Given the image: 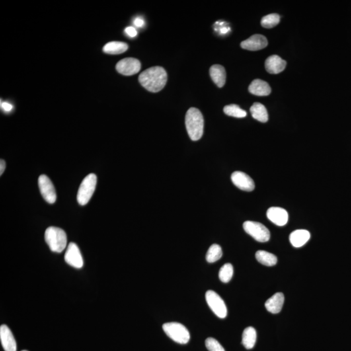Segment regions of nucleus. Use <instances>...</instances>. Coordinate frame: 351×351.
<instances>
[{
    "instance_id": "obj_30",
    "label": "nucleus",
    "mask_w": 351,
    "mask_h": 351,
    "mask_svg": "<svg viewBox=\"0 0 351 351\" xmlns=\"http://www.w3.org/2000/svg\"><path fill=\"white\" fill-rule=\"evenodd\" d=\"M1 107L2 110H3L6 112H11L13 110V106L11 104L8 103V102H1Z\"/></svg>"
},
{
    "instance_id": "obj_4",
    "label": "nucleus",
    "mask_w": 351,
    "mask_h": 351,
    "mask_svg": "<svg viewBox=\"0 0 351 351\" xmlns=\"http://www.w3.org/2000/svg\"><path fill=\"white\" fill-rule=\"evenodd\" d=\"M97 177L95 174H89L80 184L77 195V200L81 206H85L91 200L95 191Z\"/></svg>"
},
{
    "instance_id": "obj_15",
    "label": "nucleus",
    "mask_w": 351,
    "mask_h": 351,
    "mask_svg": "<svg viewBox=\"0 0 351 351\" xmlns=\"http://www.w3.org/2000/svg\"><path fill=\"white\" fill-rule=\"evenodd\" d=\"M265 67L267 71L272 75L282 73L286 67V62L276 55H273L266 59Z\"/></svg>"
},
{
    "instance_id": "obj_14",
    "label": "nucleus",
    "mask_w": 351,
    "mask_h": 351,
    "mask_svg": "<svg viewBox=\"0 0 351 351\" xmlns=\"http://www.w3.org/2000/svg\"><path fill=\"white\" fill-rule=\"evenodd\" d=\"M267 216L272 223L279 227L286 225L288 221V213L284 209L272 207L267 211Z\"/></svg>"
},
{
    "instance_id": "obj_21",
    "label": "nucleus",
    "mask_w": 351,
    "mask_h": 351,
    "mask_svg": "<svg viewBox=\"0 0 351 351\" xmlns=\"http://www.w3.org/2000/svg\"><path fill=\"white\" fill-rule=\"evenodd\" d=\"M252 117L261 122H268L269 116L268 111L264 105L256 102L250 108Z\"/></svg>"
},
{
    "instance_id": "obj_32",
    "label": "nucleus",
    "mask_w": 351,
    "mask_h": 351,
    "mask_svg": "<svg viewBox=\"0 0 351 351\" xmlns=\"http://www.w3.org/2000/svg\"><path fill=\"white\" fill-rule=\"evenodd\" d=\"M5 167L6 163L5 161H4L3 159H1V161H0V174H1V175L3 173L4 170L5 169Z\"/></svg>"
},
{
    "instance_id": "obj_23",
    "label": "nucleus",
    "mask_w": 351,
    "mask_h": 351,
    "mask_svg": "<svg viewBox=\"0 0 351 351\" xmlns=\"http://www.w3.org/2000/svg\"><path fill=\"white\" fill-rule=\"evenodd\" d=\"M256 258L260 264L266 266H275L277 263L276 256L264 250H258L256 253Z\"/></svg>"
},
{
    "instance_id": "obj_12",
    "label": "nucleus",
    "mask_w": 351,
    "mask_h": 351,
    "mask_svg": "<svg viewBox=\"0 0 351 351\" xmlns=\"http://www.w3.org/2000/svg\"><path fill=\"white\" fill-rule=\"evenodd\" d=\"M268 42L266 38L262 35L256 34L250 37L247 40L241 43L242 48L250 51L262 50L268 46Z\"/></svg>"
},
{
    "instance_id": "obj_24",
    "label": "nucleus",
    "mask_w": 351,
    "mask_h": 351,
    "mask_svg": "<svg viewBox=\"0 0 351 351\" xmlns=\"http://www.w3.org/2000/svg\"><path fill=\"white\" fill-rule=\"evenodd\" d=\"M223 256L222 248L217 244H213L209 247L206 254V260L208 263H214L221 259Z\"/></svg>"
},
{
    "instance_id": "obj_7",
    "label": "nucleus",
    "mask_w": 351,
    "mask_h": 351,
    "mask_svg": "<svg viewBox=\"0 0 351 351\" xmlns=\"http://www.w3.org/2000/svg\"><path fill=\"white\" fill-rule=\"evenodd\" d=\"M207 303L217 317L224 319L227 315V308L223 299L216 292L209 290L206 293Z\"/></svg>"
},
{
    "instance_id": "obj_13",
    "label": "nucleus",
    "mask_w": 351,
    "mask_h": 351,
    "mask_svg": "<svg viewBox=\"0 0 351 351\" xmlns=\"http://www.w3.org/2000/svg\"><path fill=\"white\" fill-rule=\"evenodd\" d=\"M0 340L5 351H16L17 346L11 330L7 325L0 326Z\"/></svg>"
},
{
    "instance_id": "obj_27",
    "label": "nucleus",
    "mask_w": 351,
    "mask_h": 351,
    "mask_svg": "<svg viewBox=\"0 0 351 351\" xmlns=\"http://www.w3.org/2000/svg\"><path fill=\"white\" fill-rule=\"evenodd\" d=\"M280 18L278 14H270L263 17L261 24L265 28L271 29L278 25Z\"/></svg>"
},
{
    "instance_id": "obj_5",
    "label": "nucleus",
    "mask_w": 351,
    "mask_h": 351,
    "mask_svg": "<svg viewBox=\"0 0 351 351\" xmlns=\"http://www.w3.org/2000/svg\"><path fill=\"white\" fill-rule=\"evenodd\" d=\"M163 329L170 339L178 344H186L190 340V332L181 323L176 322L165 323Z\"/></svg>"
},
{
    "instance_id": "obj_3",
    "label": "nucleus",
    "mask_w": 351,
    "mask_h": 351,
    "mask_svg": "<svg viewBox=\"0 0 351 351\" xmlns=\"http://www.w3.org/2000/svg\"><path fill=\"white\" fill-rule=\"evenodd\" d=\"M45 241L52 252L61 253L65 249L67 243V234L59 228L51 227L45 232Z\"/></svg>"
},
{
    "instance_id": "obj_18",
    "label": "nucleus",
    "mask_w": 351,
    "mask_h": 351,
    "mask_svg": "<svg viewBox=\"0 0 351 351\" xmlns=\"http://www.w3.org/2000/svg\"><path fill=\"white\" fill-rule=\"evenodd\" d=\"M311 238V234L306 230H297L289 235V241L291 245L295 248H299L305 245Z\"/></svg>"
},
{
    "instance_id": "obj_33",
    "label": "nucleus",
    "mask_w": 351,
    "mask_h": 351,
    "mask_svg": "<svg viewBox=\"0 0 351 351\" xmlns=\"http://www.w3.org/2000/svg\"><path fill=\"white\" fill-rule=\"evenodd\" d=\"M229 28H222L221 30V32L222 34H227L228 32H229Z\"/></svg>"
},
{
    "instance_id": "obj_6",
    "label": "nucleus",
    "mask_w": 351,
    "mask_h": 351,
    "mask_svg": "<svg viewBox=\"0 0 351 351\" xmlns=\"http://www.w3.org/2000/svg\"><path fill=\"white\" fill-rule=\"evenodd\" d=\"M243 229L246 233L258 242L265 243L270 239V232L268 228L258 222L245 221L243 223Z\"/></svg>"
},
{
    "instance_id": "obj_19",
    "label": "nucleus",
    "mask_w": 351,
    "mask_h": 351,
    "mask_svg": "<svg viewBox=\"0 0 351 351\" xmlns=\"http://www.w3.org/2000/svg\"><path fill=\"white\" fill-rule=\"evenodd\" d=\"M210 77L219 87H223L226 83L227 74L225 68L220 65H214L209 70Z\"/></svg>"
},
{
    "instance_id": "obj_2",
    "label": "nucleus",
    "mask_w": 351,
    "mask_h": 351,
    "mask_svg": "<svg viewBox=\"0 0 351 351\" xmlns=\"http://www.w3.org/2000/svg\"><path fill=\"white\" fill-rule=\"evenodd\" d=\"M204 118L200 110L192 108L186 116V126L189 136L192 141H198L204 133Z\"/></svg>"
},
{
    "instance_id": "obj_11",
    "label": "nucleus",
    "mask_w": 351,
    "mask_h": 351,
    "mask_svg": "<svg viewBox=\"0 0 351 351\" xmlns=\"http://www.w3.org/2000/svg\"><path fill=\"white\" fill-rule=\"evenodd\" d=\"M232 181L237 188L245 192H252L255 188L253 180L245 172H234L231 176Z\"/></svg>"
},
{
    "instance_id": "obj_28",
    "label": "nucleus",
    "mask_w": 351,
    "mask_h": 351,
    "mask_svg": "<svg viewBox=\"0 0 351 351\" xmlns=\"http://www.w3.org/2000/svg\"><path fill=\"white\" fill-rule=\"evenodd\" d=\"M205 344L209 351H225V349L219 344L218 341L214 338H207Z\"/></svg>"
},
{
    "instance_id": "obj_17",
    "label": "nucleus",
    "mask_w": 351,
    "mask_h": 351,
    "mask_svg": "<svg viewBox=\"0 0 351 351\" xmlns=\"http://www.w3.org/2000/svg\"><path fill=\"white\" fill-rule=\"evenodd\" d=\"M284 303V294L282 293H277L266 301L265 307L271 313H278L282 311Z\"/></svg>"
},
{
    "instance_id": "obj_1",
    "label": "nucleus",
    "mask_w": 351,
    "mask_h": 351,
    "mask_svg": "<svg viewBox=\"0 0 351 351\" xmlns=\"http://www.w3.org/2000/svg\"><path fill=\"white\" fill-rule=\"evenodd\" d=\"M139 81L147 91L157 92L165 87L167 81V74L163 67H151L141 74Z\"/></svg>"
},
{
    "instance_id": "obj_10",
    "label": "nucleus",
    "mask_w": 351,
    "mask_h": 351,
    "mask_svg": "<svg viewBox=\"0 0 351 351\" xmlns=\"http://www.w3.org/2000/svg\"><path fill=\"white\" fill-rule=\"evenodd\" d=\"M116 69L118 73L124 76L134 75L141 69V63L138 59L126 58L117 63Z\"/></svg>"
},
{
    "instance_id": "obj_25",
    "label": "nucleus",
    "mask_w": 351,
    "mask_h": 351,
    "mask_svg": "<svg viewBox=\"0 0 351 351\" xmlns=\"http://www.w3.org/2000/svg\"><path fill=\"white\" fill-rule=\"evenodd\" d=\"M224 112L227 116L235 117V118H244L247 116V112L239 108L235 104L229 105L224 108Z\"/></svg>"
},
{
    "instance_id": "obj_22",
    "label": "nucleus",
    "mask_w": 351,
    "mask_h": 351,
    "mask_svg": "<svg viewBox=\"0 0 351 351\" xmlns=\"http://www.w3.org/2000/svg\"><path fill=\"white\" fill-rule=\"evenodd\" d=\"M128 48V45L126 43L114 41L105 45L103 51L108 54H120L126 52Z\"/></svg>"
},
{
    "instance_id": "obj_20",
    "label": "nucleus",
    "mask_w": 351,
    "mask_h": 351,
    "mask_svg": "<svg viewBox=\"0 0 351 351\" xmlns=\"http://www.w3.org/2000/svg\"><path fill=\"white\" fill-rule=\"evenodd\" d=\"M256 330L252 326L246 328L242 336V344L247 350H251L255 346L256 342Z\"/></svg>"
},
{
    "instance_id": "obj_34",
    "label": "nucleus",
    "mask_w": 351,
    "mask_h": 351,
    "mask_svg": "<svg viewBox=\"0 0 351 351\" xmlns=\"http://www.w3.org/2000/svg\"></svg>"
},
{
    "instance_id": "obj_16",
    "label": "nucleus",
    "mask_w": 351,
    "mask_h": 351,
    "mask_svg": "<svg viewBox=\"0 0 351 351\" xmlns=\"http://www.w3.org/2000/svg\"><path fill=\"white\" fill-rule=\"evenodd\" d=\"M248 91L254 95L265 96L270 95L272 92V89L266 81L258 79L254 80L250 83L248 87Z\"/></svg>"
},
{
    "instance_id": "obj_26",
    "label": "nucleus",
    "mask_w": 351,
    "mask_h": 351,
    "mask_svg": "<svg viewBox=\"0 0 351 351\" xmlns=\"http://www.w3.org/2000/svg\"><path fill=\"white\" fill-rule=\"evenodd\" d=\"M234 274V268L231 264L224 265L219 271V277L221 282L228 283L231 281Z\"/></svg>"
},
{
    "instance_id": "obj_9",
    "label": "nucleus",
    "mask_w": 351,
    "mask_h": 351,
    "mask_svg": "<svg viewBox=\"0 0 351 351\" xmlns=\"http://www.w3.org/2000/svg\"><path fill=\"white\" fill-rule=\"evenodd\" d=\"M65 260L69 266L75 268L81 269L83 266V258L77 244L69 243L65 252Z\"/></svg>"
},
{
    "instance_id": "obj_31",
    "label": "nucleus",
    "mask_w": 351,
    "mask_h": 351,
    "mask_svg": "<svg viewBox=\"0 0 351 351\" xmlns=\"http://www.w3.org/2000/svg\"><path fill=\"white\" fill-rule=\"evenodd\" d=\"M133 24H134L135 26L138 27V28H141V27L144 26L145 21L140 18H135L134 21H133Z\"/></svg>"
},
{
    "instance_id": "obj_8",
    "label": "nucleus",
    "mask_w": 351,
    "mask_h": 351,
    "mask_svg": "<svg viewBox=\"0 0 351 351\" xmlns=\"http://www.w3.org/2000/svg\"><path fill=\"white\" fill-rule=\"evenodd\" d=\"M39 188L43 198L47 202L53 204L56 201V193L52 181L45 174L39 176Z\"/></svg>"
},
{
    "instance_id": "obj_29",
    "label": "nucleus",
    "mask_w": 351,
    "mask_h": 351,
    "mask_svg": "<svg viewBox=\"0 0 351 351\" xmlns=\"http://www.w3.org/2000/svg\"><path fill=\"white\" fill-rule=\"evenodd\" d=\"M125 32H126V34L128 35L129 37H130V38H135L137 35L136 30H135L134 28H133V27H128V28H126V30H125Z\"/></svg>"
}]
</instances>
